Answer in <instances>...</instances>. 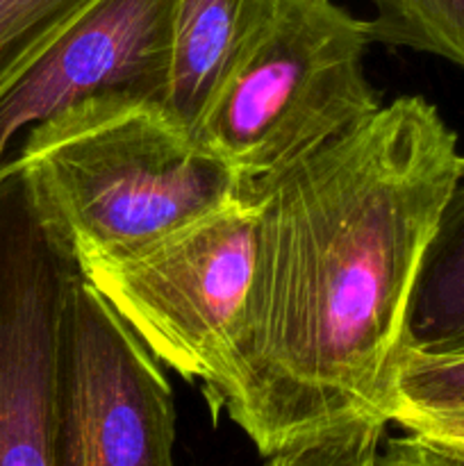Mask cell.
I'll use <instances>...</instances> for the list:
<instances>
[{
  "label": "cell",
  "instance_id": "2",
  "mask_svg": "<svg viewBox=\"0 0 464 466\" xmlns=\"http://www.w3.org/2000/svg\"><path fill=\"white\" fill-rule=\"evenodd\" d=\"M9 157L25 167L80 267L146 248L248 189L162 100L130 91L91 96L36 123Z\"/></svg>",
  "mask_w": 464,
  "mask_h": 466
},
{
  "label": "cell",
  "instance_id": "1",
  "mask_svg": "<svg viewBox=\"0 0 464 466\" xmlns=\"http://www.w3.org/2000/svg\"><path fill=\"white\" fill-rule=\"evenodd\" d=\"M458 135L400 96L248 185L255 271L221 371L200 385L262 458L359 417L389 423L423 255L459 171Z\"/></svg>",
  "mask_w": 464,
  "mask_h": 466
},
{
  "label": "cell",
  "instance_id": "3",
  "mask_svg": "<svg viewBox=\"0 0 464 466\" xmlns=\"http://www.w3.org/2000/svg\"><path fill=\"white\" fill-rule=\"evenodd\" d=\"M371 44L367 18L335 0H280L196 139L248 185L298 162L382 107L364 71Z\"/></svg>",
  "mask_w": 464,
  "mask_h": 466
},
{
  "label": "cell",
  "instance_id": "12",
  "mask_svg": "<svg viewBox=\"0 0 464 466\" xmlns=\"http://www.w3.org/2000/svg\"><path fill=\"white\" fill-rule=\"evenodd\" d=\"M387 421L359 417L267 458L264 466H376Z\"/></svg>",
  "mask_w": 464,
  "mask_h": 466
},
{
  "label": "cell",
  "instance_id": "5",
  "mask_svg": "<svg viewBox=\"0 0 464 466\" xmlns=\"http://www.w3.org/2000/svg\"><path fill=\"white\" fill-rule=\"evenodd\" d=\"M176 423L162 364L80 273L64 317L55 466H177Z\"/></svg>",
  "mask_w": 464,
  "mask_h": 466
},
{
  "label": "cell",
  "instance_id": "14",
  "mask_svg": "<svg viewBox=\"0 0 464 466\" xmlns=\"http://www.w3.org/2000/svg\"><path fill=\"white\" fill-rule=\"evenodd\" d=\"M394 423L403 428L405 432L421 437V440L464 453V414H449V417H400Z\"/></svg>",
  "mask_w": 464,
  "mask_h": 466
},
{
  "label": "cell",
  "instance_id": "6",
  "mask_svg": "<svg viewBox=\"0 0 464 466\" xmlns=\"http://www.w3.org/2000/svg\"><path fill=\"white\" fill-rule=\"evenodd\" d=\"M176 0H96L0 91V167L36 123L109 91L162 100Z\"/></svg>",
  "mask_w": 464,
  "mask_h": 466
},
{
  "label": "cell",
  "instance_id": "4",
  "mask_svg": "<svg viewBox=\"0 0 464 466\" xmlns=\"http://www.w3.org/2000/svg\"><path fill=\"white\" fill-rule=\"evenodd\" d=\"M257 246V205L235 203L80 273L162 367L187 382L221 371L244 319Z\"/></svg>",
  "mask_w": 464,
  "mask_h": 466
},
{
  "label": "cell",
  "instance_id": "9",
  "mask_svg": "<svg viewBox=\"0 0 464 466\" xmlns=\"http://www.w3.org/2000/svg\"><path fill=\"white\" fill-rule=\"evenodd\" d=\"M373 44L435 55L464 68V0H368Z\"/></svg>",
  "mask_w": 464,
  "mask_h": 466
},
{
  "label": "cell",
  "instance_id": "13",
  "mask_svg": "<svg viewBox=\"0 0 464 466\" xmlns=\"http://www.w3.org/2000/svg\"><path fill=\"white\" fill-rule=\"evenodd\" d=\"M376 466H464V453L405 432L382 441Z\"/></svg>",
  "mask_w": 464,
  "mask_h": 466
},
{
  "label": "cell",
  "instance_id": "10",
  "mask_svg": "<svg viewBox=\"0 0 464 466\" xmlns=\"http://www.w3.org/2000/svg\"><path fill=\"white\" fill-rule=\"evenodd\" d=\"M449 414H464V353L432 355L403 346L391 373L389 423Z\"/></svg>",
  "mask_w": 464,
  "mask_h": 466
},
{
  "label": "cell",
  "instance_id": "8",
  "mask_svg": "<svg viewBox=\"0 0 464 466\" xmlns=\"http://www.w3.org/2000/svg\"><path fill=\"white\" fill-rule=\"evenodd\" d=\"M403 346L464 353V155L414 282Z\"/></svg>",
  "mask_w": 464,
  "mask_h": 466
},
{
  "label": "cell",
  "instance_id": "7",
  "mask_svg": "<svg viewBox=\"0 0 464 466\" xmlns=\"http://www.w3.org/2000/svg\"><path fill=\"white\" fill-rule=\"evenodd\" d=\"M280 0H176L171 66L162 105L182 127L196 126Z\"/></svg>",
  "mask_w": 464,
  "mask_h": 466
},
{
  "label": "cell",
  "instance_id": "11",
  "mask_svg": "<svg viewBox=\"0 0 464 466\" xmlns=\"http://www.w3.org/2000/svg\"><path fill=\"white\" fill-rule=\"evenodd\" d=\"M96 0H0V91Z\"/></svg>",
  "mask_w": 464,
  "mask_h": 466
}]
</instances>
